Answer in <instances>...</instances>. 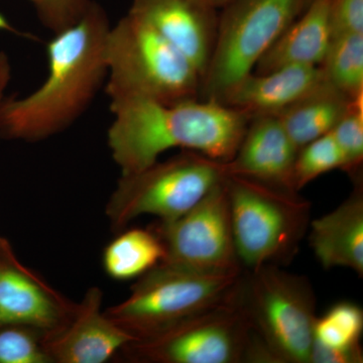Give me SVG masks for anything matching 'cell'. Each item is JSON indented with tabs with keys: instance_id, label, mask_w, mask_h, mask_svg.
I'll use <instances>...</instances> for the list:
<instances>
[{
	"instance_id": "cell-1",
	"label": "cell",
	"mask_w": 363,
	"mask_h": 363,
	"mask_svg": "<svg viewBox=\"0 0 363 363\" xmlns=\"http://www.w3.org/2000/svg\"><path fill=\"white\" fill-rule=\"evenodd\" d=\"M107 14L90 1L74 25L48 44L44 83L23 98L0 101V138L37 142L61 133L84 113L107 76Z\"/></svg>"
},
{
	"instance_id": "cell-2",
	"label": "cell",
	"mask_w": 363,
	"mask_h": 363,
	"mask_svg": "<svg viewBox=\"0 0 363 363\" xmlns=\"http://www.w3.org/2000/svg\"><path fill=\"white\" fill-rule=\"evenodd\" d=\"M111 107L114 119L108 145L123 175L147 168L175 147L229 162L250 121L247 114L214 100L176 104L130 100Z\"/></svg>"
},
{
	"instance_id": "cell-3",
	"label": "cell",
	"mask_w": 363,
	"mask_h": 363,
	"mask_svg": "<svg viewBox=\"0 0 363 363\" xmlns=\"http://www.w3.org/2000/svg\"><path fill=\"white\" fill-rule=\"evenodd\" d=\"M111 105L130 100L176 104L200 99L202 78L157 30L128 13L111 26L105 44Z\"/></svg>"
},
{
	"instance_id": "cell-4",
	"label": "cell",
	"mask_w": 363,
	"mask_h": 363,
	"mask_svg": "<svg viewBox=\"0 0 363 363\" xmlns=\"http://www.w3.org/2000/svg\"><path fill=\"white\" fill-rule=\"evenodd\" d=\"M242 274L161 262L140 277L130 297L104 313L136 338L150 337L229 300Z\"/></svg>"
},
{
	"instance_id": "cell-5",
	"label": "cell",
	"mask_w": 363,
	"mask_h": 363,
	"mask_svg": "<svg viewBox=\"0 0 363 363\" xmlns=\"http://www.w3.org/2000/svg\"><path fill=\"white\" fill-rule=\"evenodd\" d=\"M238 298L269 362L310 363L317 316L307 279L267 264L243 272Z\"/></svg>"
},
{
	"instance_id": "cell-6",
	"label": "cell",
	"mask_w": 363,
	"mask_h": 363,
	"mask_svg": "<svg viewBox=\"0 0 363 363\" xmlns=\"http://www.w3.org/2000/svg\"><path fill=\"white\" fill-rule=\"evenodd\" d=\"M225 184L241 266L255 269L290 262L309 227L310 203L243 177L227 176Z\"/></svg>"
},
{
	"instance_id": "cell-7",
	"label": "cell",
	"mask_w": 363,
	"mask_h": 363,
	"mask_svg": "<svg viewBox=\"0 0 363 363\" xmlns=\"http://www.w3.org/2000/svg\"><path fill=\"white\" fill-rule=\"evenodd\" d=\"M227 176L225 162L185 150L167 161L121 176L106 214L116 229L145 214L171 222L201 201Z\"/></svg>"
},
{
	"instance_id": "cell-8",
	"label": "cell",
	"mask_w": 363,
	"mask_h": 363,
	"mask_svg": "<svg viewBox=\"0 0 363 363\" xmlns=\"http://www.w3.org/2000/svg\"><path fill=\"white\" fill-rule=\"evenodd\" d=\"M200 99L220 102L302 13L304 0H233L222 7Z\"/></svg>"
},
{
	"instance_id": "cell-9",
	"label": "cell",
	"mask_w": 363,
	"mask_h": 363,
	"mask_svg": "<svg viewBox=\"0 0 363 363\" xmlns=\"http://www.w3.org/2000/svg\"><path fill=\"white\" fill-rule=\"evenodd\" d=\"M238 291V286L222 304L128 343L123 350L138 362H253L257 339L241 309Z\"/></svg>"
},
{
	"instance_id": "cell-10",
	"label": "cell",
	"mask_w": 363,
	"mask_h": 363,
	"mask_svg": "<svg viewBox=\"0 0 363 363\" xmlns=\"http://www.w3.org/2000/svg\"><path fill=\"white\" fill-rule=\"evenodd\" d=\"M152 230L164 247L162 262L205 271L242 269L234 243L225 180L185 214L159 222Z\"/></svg>"
},
{
	"instance_id": "cell-11",
	"label": "cell",
	"mask_w": 363,
	"mask_h": 363,
	"mask_svg": "<svg viewBox=\"0 0 363 363\" xmlns=\"http://www.w3.org/2000/svg\"><path fill=\"white\" fill-rule=\"evenodd\" d=\"M76 306L23 266L9 242L0 250V327L18 325L51 336L69 323Z\"/></svg>"
},
{
	"instance_id": "cell-12",
	"label": "cell",
	"mask_w": 363,
	"mask_h": 363,
	"mask_svg": "<svg viewBox=\"0 0 363 363\" xmlns=\"http://www.w3.org/2000/svg\"><path fill=\"white\" fill-rule=\"evenodd\" d=\"M217 9L212 0H133L128 13L177 48L203 79L216 40Z\"/></svg>"
},
{
	"instance_id": "cell-13",
	"label": "cell",
	"mask_w": 363,
	"mask_h": 363,
	"mask_svg": "<svg viewBox=\"0 0 363 363\" xmlns=\"http://www.w3.org/2000/svg\"><path fill=\"white\" fill-rule=\"evenodd\" d=\"M102 293L91 288L69 323L51 336L43 337L52 362L60 363H104L135 336L119 327L101 311Z\"/></svg>"
},
{
	"instance_id": "cell-14",
	"label": "cell",
	"mask_w": 363,
	"mask_h": 363,
	"mask_svg": "<svg viewBox=\"0 0 363 363\" xmlns=\"http://www.w3.org/2000/svg\"><path fill=\"white\" fill-rule=\"evenodd\" d=\"M298 152L278 117H253L235 155L225 162L227 174L298 194L293 189Z\"/></svg>"
},
{
	"instance_id": "cell-15",
	"label": "cell",
	"mask_w": 363,
	"mask_h": 363,
	"mask_svg": "<svg viewBox=\"0 0 363 363\" xmlns=\"http://www.w3.org/2000/svg\"><path fill=\"white\" fill-rule=\"evenodd\" d=\"M320 66L288 65L267 73L252 72L220 104L253 117L277 116L324 81Z\"/></svg>"
},
{
	"instance_id": "cell-16",
	"label": "cell",
	"mask_w": 363,
	"mask_h": 363,
	"mask_svg": "<svg viewBox=\"0 0 363 363\" xmlns=\"http://www.w3.org/2000/svg\"><path fill=\"white\" fill-rule=\"evenodd\" d=\"M350 197L330 213L310 221V245L325 269L347 267L363 276V187L353 179Z\"/></svg>"
},
{
	"instance_id": "cell-17",
	"label": "cell",
	"mask_w": 363,
	"mask_h": 363,
	"mask_svg": "<svg viewBox=\"0 0 363 363\" xmlns=\"http://www.w3.org/2000/svg\"><path fill=\"white\" fill-rule=\"evenodd\" d=\"M331 0H312L255 65L264 74L288 65L320 66L331 44Z\"/></svg>"
},
{
	"instance_id": "cell-18",
	"label": "cell",
	"mask_w": 363,
	"mask_h": 363,
	"mask_svg": "<svg viewBox=\"0 0 363 363\" xmlns=\"http://www.w3.org/2000/svg\"><path fill=\"white\" fill-rule=\"evenodd\" d=\"M352 100L324 79L323 82L277 117L294 145L300 150L331 133L350 108Z\"/></svg>"
},
{
	"instance_id": "cell-19",
	"label": "cell",
	"mask_w": 363,
	"mask_h": 363,
	"mask_svg": "<svg viewBox=\"0 0 363 363\" xmlns=\"http://www.w3.org/2000/svg\"><path fill=\"white\" fill-rule=\"evenodd\" d=\"M164 259L161 240L150 229H130L112 240L104 253L105 272L117 281L140 278Z\"/></svg>"
},
{
	"instance_id": "cell-20",
	"label": "cell",
	"mask_w": 363,
	"mask_h": 363,
	"mask_svg": "<svg viewBox=\"0 0 363 363\" xmlns=\"http://www.w3.org/2000/svg\"><path fill=\"white\" fill-rule=\"evenodd\" d=\"M322 71L327 82L352 99L363 96V33L332 39Z\"/></svg>"
},
{
	"instance_id": "cell-21",
	"label": "cell",
	"mask_w": 363,
	"mask_h": 363,
	"mask_svg": "<svg viewBox=\"0 0 363 363\" xmlns=\"http://www.w3.org/2000/svg\"><path fill=\"white\" fill-rule=\"evenodd\" d=\"M363 311L352 302L336 303L314 324V342L332 350L360 347Z\"/></svg>"
},
{
	"instance_id": "cell-22",
	"label": "cell",
	"mask_w": 363,
	"mask_h": 363,
	"mask_svg": "<svg viewBox=\"0 0 363 363\" xmlns=\"http://www.w3.org/2000/svg\"><path fill=\"white\" fill-rule=\"evenodd\" d=\"M344 168V157L331 133L298 150L293 172V189L298 193L318 177Z\"/></svg>"
},
{
	"instance_id": "cell-23",
	"label": "cell",
	"mask_w": 363,
	"mask_h": 363,
	"mask_svg": "<svg viewBox=\"0 0 363 363\" xmlns=\"http://www.w3.org/2000/svg\"><path fill=\"white\" fill-rule=\"evenodd\" d=\"M344 157L343 171L359 177L363 161V96L355 98L331 131Z\"/></svg>"
},
{
	"instance_id": "cell-24",
	"label": "cell",
	"mask_w": 363,
	"mask_h": 363,
	"mask_svg": "<svg viewBox=\"0 0 363 363\" xmlns=\"http://www.w3.org/2000/svg\"><path fill=\"white\" fill-rule=\"evenodd\" d=\"M39 331L18 325L0 327V363H49Z\"/></svg>"
},
{
	"instance_id": "cell-25",
	"label": "cell",
	"mask_w": 363,
	"mask_h": 363,
	"mask_svg": "<svg viewBox=\"0 0 363 363\" xmlns=\"http://www.w3.org/2000/svg\"><path fill=\"white\" fill-rule=\"evenodd\" d=\"M45 28L56 33L76 23L90 0H32Z\"/></svg>"
},
{
	"instance_id": "cell-26",
	"label": "cell",
	"mask_w": 363,
	"mask_h": 363,
	"mask_svg": "<svg viewBox=\"0 0 363 363\" xmlns=\"http://www.w3.org/2000/svg\"><path fill=\"white\" fill-rule=\"evenodd\" d=\"M332 39L350 33H363V0H331Z\"/></svg>"
},
{
	"instance_id": "cell-27",
	"label": "cell",
	"mask_w": 363,
	"mask_h": 363,
	"mask_svg": "<svg viewBox=\"0 0 363 363\" xmlns=\"http://www.w3.org/2000/svg\"><path fill=\"white\" fill-rule=\"evenodd\" d=\"M362 346L352 350H332L318 343H313L310 363H362Z\"/></svg>"
},
{
	"instance_id": "cell-28",
	"label": "cell",
	"mask_w": 363,
	"mask_h": 363,
	"mask_svg": "<svg viewBox=\"0 0 363 363\" xmlns=\"http://www.w3.org/2000/svg\"><path fill=\"white\" fill-rule=\"evenodd\" d=\"M11 67L6 52H0V101L4 98L9 80H11Z\"/></svg>"
},
{
	"instance_id": "cell-29",
	"label": "cell",
	"mask_w": 363,
	"mask_h": 363,
	"mask_svg": "<svg viewBox=\"0 0 363 363\" xmlns=\"http://www.w3.org/2000/svg\"><path fill=\"white\" fill-rule=\"evenodd\" d=\"M233 1V0H212V2L218 7V9H222L224 6H226L229 2Z\"/></svg>"
},
{
	"instance_id": "cell-30",
	"label": "cell",
	"mask_w": 363,
	"mask_h": 363,
	"mask_svg": "<svg viewBox=\"0 0 363 363\" xmlns=\"http://www.w3.org/2000/svg\"><path fill=\"white\" fill-rule=\"evenodd\" d=\"M7 242H9V241L4 240V238H0V250H1V248L4 247Z\"/></svg>"
},
{
	"instance_id": "cell-31",
	"label": "cell",
	"mask_w": 363,
	"mask_h": 363,
	"mask_svg": "<svg viewBox=\"0 0 363 363\" xmlns=\"http://www.w3.org/2000/svg\"><path fill=\"white\" fill-rule=\"evenodd\" d=\"M311 1H312V0H304V9H306V7L309 6L310 2H311ZM304 9H303V11H304Z\"/></svg>"
}]
</instances>
